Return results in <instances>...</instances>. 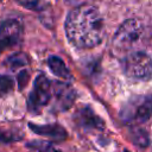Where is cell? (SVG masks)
<instances>
[{"label":"cell","mask_w":152,"mask_h":152,"mask_svg":"<svg viewBox=\"0 0 152 152\" xmlns=\"http://www.w3.org/2000/svg\"><path fill=\"white\" fill-rule=\"evenodd\" d=\"M17 2L28 10L38 11L42 8V0H17Z\"/></svg>","instance_id":"7c38bea8"},{"label":"cell","mask_w":152,"mask_h":152,"mask_svg":"<svg viewBox=\"0 0 152 152\" xmlns=\"http://www.w3.org/2000/svg\"><path fill=\"white\" fill-rule=\"evenodd\" d=\"M32 131L40 135H48L51 138H57V139H63L65 137V131L56 125H49V126H36V125H30Z\"/></svg>","instance_id":"52a82bcc"},{"label":"cell","mask_w":152,"mask_h":152,"mask_svg":"<svg viewBox=\"0 0 152 152\" xmlns=\"http://www.w3.org/2000/svg\"><path fill=\"white\" fill-rule=\"evenodd\" d=\"M23 27L19 21L8 19L0 25V53L2 50L15 45L21 37Z\"/></svg>","instance_id":"5b68a950"},{"label":"cell","mask_w":152,"mask_h":152,"mask_svg":"<svg viewBox=\"0 0 152 152\" xmlns=\"http://www.w3.org/2000/svg\"><path fill=\"white\" fill-rule=\"evenodd\" d=\"M124 71L131 78L148 80L152 75V59L145 52H132L124 59Z\"/></svg>","instance_id":"7a4b0ae2"},{"label":"cell","mask_w":152,"mask_h":152,"mask_svg":"<svg viewBox=\"0 0 152 152\" xmlns=\"http://www.w3.org/2000/svg\"><path fill=\"white\" fill-rule=\"evenodd\" d=\"M132 140L135 144H138L139 146H146L148 144V137H147L146 132L142 131V129L134 131L133 134H132Z\"/></svg>","instance_id":"8fae6325"},{"label":"cell","mask_w":152,"mask_h":152,"mask_svg":"<svg viewBox=\"0 0 152 152\" xmlns=\"http://www.w3.org/2000/svg\"><path fill=\"white\" fill-rule=\"evenodd\" d=\"M48 64H49L50 69L52 70V72H53L55 75H57L58 77L64 78V80H69V78L71 77V75H70L68 68L65 66L64 62H63L59 57H57V56H51V57L48 59Z\"/></svg>","instance_id":"ba28073f"},{"label":"cell","mask_w":152,"mask_h":152,"mask_svg":"<svg viewBox=\"0 0 152 152\" xmlns=\"http://www.w3.org/2000/svg\"><path fill=\"white\" fill-rule=\"evenodd\" d=\"M141 34H142V27L140 23L131 19L125 21L119 27L114 37V43L116 46L121 49H128L140 39Z\"/></svg>","instance_id":"3957f363"},{"label":"cell","mask_w":152,"mask_h":152,"mask_svg":"<svg viewBox=\"0 0 152 152\" xmlns=\"http://www.w3.org/2000/svg\"><path fill=\"white\" fill-rule=\"evenodd\" d=\"M152 115V95L146 97L144 102L137 109V119L139 121H146Z\"/></svg>","instance_id":"9c48e42d"},{"label":"cell","mask_w":152,"mask_h":152,"mask_svg":"<svg viewBox=\"0 0 152 152\" xmlns=\"http://www.w3.org/2000/svg\"><path fill=\"white\" fill-rule=\"evenodd\" d=\"M14 82L8 76H0V96L8 94L13 89Z\"/></svg>","instance_id":"30bf717a"},{"label":"cell","mask_w":152,"mask_h":152,"mask_svg":"<svg viewBox=\"0 0 152 152\" xmlns=\"http://www.w3.org/2000/svg\"><path fill=\"white\" fill-rule=\"evenodd\" d=\"M68 39L77 48L89 49L101 43L104 33V24L99 10L90 5L74 8L65 21Z\"/></svg>","instance_id":"6da1fadb"},{"label":"cell","mask_w":152,"mask_h":152,"mask_svg":"<svg viewBox=\"0 0 152 152\" xmlns=\"http://www.w3.org/2000/svg\"><path fill=\"white\" fill-rule=\"evenodd\" d=\"M52 94L51 84L44 75H39L33 86V90L28 97V108L31 110H38L40 107L45 106Z\"/></svg>","instance_id":"277c9868"},{"label":"cell","mask_w":152,"mask_h":152,"mask_svg":"<svg viewBox=\"0 0 152 152\" xmlns=\"http://www.w3.org/2000/svg\"><path fill=\"white\" fill-rule=\"evenodd\" d=\"M52 94L56 100V104L61 109H66L69 108L75 99V93L74 89L63 82H56L52 86Z\"/></svg>","instance_id":"8992f818"}]
</instances>
